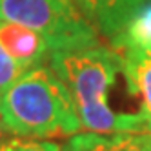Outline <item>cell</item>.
<instances>
[{
  "label": "cell",
  "mask_w": 151,
  "mask_h": 151,
  "mask_svg": "<svg viewBox=\"0 0 151 151\" xmlns=\"http://www.w3.org/2000/svg\"><path fill=\"white\" fill-rule=\"evenodd\" d=\"M47 66L69 89L82 127L93 133H126L127 113H115L107 95L124 73L122 53L102 42L77 49L51 51Z\"/></svg>",
  "instance_id": "1"
},
{
  "label": "cell",
  "mask_w": 151,
  "mask_h": 151,
  "mask_svg": "<svg viewBox=\"0 0 151 151\" xmlns=\"http://www.w3.org/2000/svg\"><path fill=\"white\" fill-rule=\"evenodd\" d=\"M0 118L11 135L46 138L77 135L82 122L69 89L49 66L24 71L0 100Z\"/></svg>",
  "instance_id": "2"
},
{
  "label": "cell",
  "mask_w": 151,
  "mask_h": 151,
  "mask_svg": "<svg viewBox=\"0 0 151 151\" xmlns=\"http://www.w3.org/2000/svg\"><path fill=\"white\" fill-rule=\"evenodd\" d=\"M0 20L33 29L46 40L49 53L100 42V35L71 0H0Z\"/></svg>",
  "instance_id": "3"
},
{
  "label": "cell",
  "mask_w": 151,
  "mask_h": 151,
  "mask_svg": "<svg viewBox=\"0 0 151 151\" xmlns=\"http://www.w3.org/2000/svg\"><path fill=\"white\" fill-rule=\"evenodd\" d=\"M120 51L127 89L140 99V111L129 113L126 133H151V47H124Z\"/></svg>",
  "instance_id": "4"
},
{
  "label": "cell",
  "mask_w": 151,
  "mask_h": 151,
  "mask_svg": "<svg viewBox=\"0 0 151 151\" xmlns=\"http://www.w3.org/2000/svg\"><path fill=\"white\" fill-rule=\"evenodd\" d=\"M80 15L113 47L118 46L133 17L147 0H71Z\"/></svg>",
  "instance_id": "5"
},
{
  "label": "cell",
  "mask_w": 151,
  "mask_h": 151,
  "mask_svg": "<svg viewBox=\"0 0 151 151\" xmlns=\"http://www.w3.org/2000/svg\"><path fill=\"white\" fill-rule=\"evenodd\" d=\"M0 46L24 71L40 66L49 58V47L38 33L7 20H0Z\"/></svg>",
  "instance_id": "6"
},
{
  "label": "cell",
  "mask_w": 151,
  "mask_h": 151,
  "mask_svg": "<svg viewBox=\"0 0 151 151\" xmlns=\"http://www.w3.org/2000/svg\"><path fill=\"white\" fill-rule=\"evenodd\" d=\"M62 151H151V133H77Z\"/></svg>",
  "instance_id": "7"
},
{
  "label": "cell",
  "mask_w": 151,
  "mask_h": 151,
  "mask_svg": "<svg viewBox=\"0 0 151 151\" xmlns=\"http://www.w3.org/2000/svg\"><path fill=\"white\" fill-rule=\"evenodd\" d=\"M124 47H151V0L138 9L115 49Z\"/></svg>",
  "instance_id": "8"
},
{
  "label": "cell",
  "mask_w": 151,
  "mask_h": 151,
  "mask_svg": "<svg viewBox=\"0 0 151 151\" xmlns=\"http://www.w3.org/2000/svg\"><path fill=\"white\" fill-rule=\"evenodd\" d=\"M0 151H62V146L47 140H33L26 137L0 140Z\"/></svg>",
  "instance_id": "9"
},
{
  "label": "cell",
  "mask_w": 151,
  "mask_h": 151,
  "mask_svg": "<svg viewBox=\"0 0 151 151\" xmlns=\"http://www.w3.org/2000/svg\"><path fill=\"white\" fill-rule=\"evenodd\" d=\"M24 73V69L11 58V55L0 46V100L4 99L7 89L18 80V77Z\"/></svg>",
  "instance_id": "10"
},
{
  "label": "cell",
  "mask_w": 151,
  "mask_h": 151,
  "mask_svg": "<svg viewBox=\"0 0 151 151\" xmlns=\"http://www.w3.org/2000/svg\"><path fill=\"white\" fill-rule=\"evenodd\" d=\"M7 133H9V131L6 129V126H4V122H2V118H0V140H4Z\"/></svg>",
  "instance_id": "11"
}]
</instances>
